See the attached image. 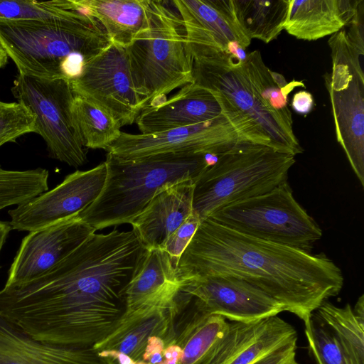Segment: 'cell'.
<instances>
[{"mask_svg":"<svg viewBox=\"0 0 364 364\" xmlns=\"http://www.w3.org/2000/svg\"><path fill=\"white\" fill-rule=\"evenodd\" d=\"M148 250L132 230L95 232L45 274L0 289V314L36 340L93 346L125 312Z\"/></svg>","mask_w":364,"mask_h":364,"instance_id":"cell-1","label":"cell"},{"mask_svg":"<svg viewBox=\"0 0 364 364\" xmlns=\"http://www.w3.org/2000/svg\"><path fill=\"white\" fill-rule=\"evenodd\" d=\"M181 281L235 277L259 289L307 323L343 286L341 269L325 254L242 234L209 218L201 221L180 257Z\"/></svg>","mask_w":364,"mask_h":364,"instance_id":"cell-2","label":"cell"},{"mask_svg":"<svg viewBox=\"0 0 364 364\" xmlns=\"http://www.w3.org/2000/svg\"><path fill=\"white\" fill-rule=\"evenodd\" d=\"M110 43L103 26L82 8L56 23L0 19V45L23 75L70 81Z\"/></svg>","mask_w":364,"mask_h":364,"instance_id":"cell-3","label":"cell"},{"mask_svg":"<svg viewBox=\"0 0 364 364\" xmlns=\"http://www.w3.org/2000/svg\"><path fill=\"white\" fill-rule=\"evenodd\" d=\"M219 155L166 154L124 160L107 153V176L96 200L78 217L95 230L131 223L163 188L196 181Z\"/></svg>","mask_w":364,"mask_h":364,"instance_id":"cell-4","label":"cell"},{"mask_svg":"<svg viewBox=\"0 0 364 364\" xmlns=\"http://www.w3.org/2000/svg\"><path fill=\"white\" fill-rule=\"evenodd\" d=\"M168 3L149 0L146 23L126 48L134 87L146 106L193 82V61L182 21Z\"/></svg>","mask_w":364,"mask_h":364,"instance_id":"cell-5","label":"cell"},{"mask_svg":"<svg viewBox=\"0 0 364 364\" xmlns=\"http://www.w3.org/2000/svg\"><path fill=\"white\" fill-rule=\"evenodd\" d=\"M295 156L252 142L236 144L196 179L193 212L203 220L227 205L266 193L287 182Z\"/></svg>","mask_w":364,"mask_h":364,"instance_id":"cell-6","label":"cell"},{"mask_svg":"<svg viewBox=\"0 0 364 364\" xmlns=\"http://www.w3.org/2000/svg\"><path fill=\"white\" fill-rule=\"evenodd\" d=\"M192 59L194 83L208 90L228 111L251 122L269 138L273 149L294 156L303 152L291 114L276 110L264 99L244 62L215 49L197 52Z\"/></svg>","mask_w":364,"mask_h":364,"instance_id":"cell-7","label":"cell"},{"mask_svg":"<svg viewBox=\"0 0 364 364\" xmlns=\"http://www.w3.org/2000/svg\"><path fill=\"white\" fill-rule=\"evenodd\" d=\"M207 218L248 236L309 252L322 236V230L296 200L287 182L220 208Z\"/></svg>","mask_w":364,"mask_h":364,"instance_id":"cell-8","label":"cell"},{"mask_svg":"<svg viewBox=\"0 0 364 364\" xmlns=\"http://www.w3.org/2000/svg\"><path fill=\"white\" fill-rule=\"evenodd\" d=\"M245 141L267 144L265 136L250 122L223 115L200 124L150 134L122 132L107 151L124 160L166 154L220 155Z\"/></svg>","mask_w":364,"mask_h":364,"instance_id":"cell-9","label":"cell"},{"mask_svg":"<svg viewBox=\"0 0 364 364\" xmlns=\"http://www.w3.org/2000/svg\"><path fill=\"white\" fill-rule=\"evenodd\" d=\"M332 69L324 75L336 139L361 186H364V74L363 57L348 41L346 31L328 40Z\"/></svg>","mask_w":364,"mask_h":364,"instance_id":"cell-10","label":"cell"},{"mask_svg":"<svg viewBox=\"0 0 364 364\" xmlns=\"http://www.w3.org/2000/svg\"><path fill=\"white\" fill-rule=\"evenodd\" d=\"M11 92L34 114L35 133L45 141L50 157L73 167L87 162V149L82 145L73 122L75 94L68 80L18 73Z\"/></svg>","mask_w":364,"mask_h":364,"instance_id":"cell-11","label":"cell"},{"mask_svg":"<svg viewBox=\"0 0 364 364\" xmlns=\"http://www.w3.org/2000/svg\"><path fill=\"white\" fill-rule=\"evenodd\" d=\"M70 82L75 95L102 107L122 127L135 122L146 106L134 87L126 48L112 42Z\"/></svg>","mask_w":364,"mask_h":364,"instance_id":"cell-12","label":"cell"},{"mask_svg":"<svg viewBox=\"0 0 364 364\" xmlns=\"http://www.w3.org/2000/svg\"><path fill=\"white\" fill-rule=\"evenodd\" d=\"M106 176L105 162L68 175L51 191L9 210L11 229L31 232L78 214L98 197Z\"/></svg>","mask_w":364,"mask_h":364,"instance_id":"cell-13","label":"cell"},{"mask_svg":"<svg viewBox=\"0 0 364 364\" xmlns=\"http://www.w3.org/2000/svg\"><path fill=\"white\" fill-rule=\"evenodd\" d=\"M181 292L205 315H220L230 321L250 322L277 316L284 306L270 296L242 279L205 277L181 282Z\"/></svg>","mask_w":364,"mask_h":364,"instance_id":"cell-14","label":"cell"},{"mask_svg":"<svg viewBox=\"0 0 364 364\" xmlns=\"http://www.w3.org/2000/svg\"><path fill=\"white\" fill-rule=\"evenodd\" d=\"M95 231L76 214L29 232L22 240L4 286L22 284L45 274Z\"/></svg>","mask_w":364,"mask_h":364,"instance_id":"cell-15","label":"cell"},{"mask_svg":"<svg viewBox=\"0 0 364 364\" xmlns=\"http://www.w3.org/2000/svg\"><path fill=\"white\" fill-rule=\"evenodd\" d=\"M182 21L186 48L192 54L205 49L225 52L228 43L245 49L251 39L241 26L233 0L171 1Z\"/></svg>","mask_w":364,"mask_h":364,"instance_id":"cell-16","label":"cell"},{"mask_svg":"<svg viewBox=\"0 0 364 364\" xmlns=\"http://www.w3.org/2000/svg\"><path fill=\"white\" fill-rule=\"evenodd\" d=\"M296 341L294 328L277 316L250 322L230 321L201 364H252Z\"/></svg>","mask_w":364,"mask_h":364,"instance_id":"cell-17","label":"cell"},{"mask_svg":"<svg viewBox=\"0 0 364 364\" xmlns=\"http://www.w3.org/2000/svg\"><path fill=\"white\" fill-rule=\"evenodd\" d=\"M223 115L245 119L240 114L227 112L208 90L192 82L182 87L170 98L144 107L135 122L140 134H150L200 124Z\"/></svg>","mask_w":364,"mask_h":364,"instance_id":"cell-18","label":"cell"},{"mask_svg":"<svg viewBox=\"0 0 364 364\" xmlns=\"http://www.w3.org/2000/svg\"><path fill=\"white\" fill-rule=\"evenodd\" d=\"M195 181L188 179L161 189L130 223L147 249L161 248L193 212Z\"/></svg>","mask_w":364,"mask_h":364,"instance_id":"cell-19","label":"cell"},{"mask_svg":"<svg viewBox=\"0 0 364 364\" xmlns=\"http://www.w3.org/2000/svg\"><path fill=\"white\" fill-rule=\"evenodd\" d=\"M0 364H107L92 346L36 340L0 314Z\"/></svg>","mask_w":364,"mask_h":364,"instance_id":"cell-20","label":"cell"},{"mask_svg":"<svg viewBox=\"0 0 364 364\" xmlns=\"http://www.w3.org/2000/svg\"><path fill=\"white\" fill-rule=\"evenodd\" d=\"M176 309L149 307L124 312L114 331L92 347L97 350H115L134 361L146 364L142 355L151 336L164 339L166 346L174 341Z\"/></svg>","mask_w":364,"mask_h":364,"instance_id":"cell-21","label":"cell"},{"mask_svg":"<svg viewBox=\"0 0 364 364\" xmlns=\"http://www.w3.org/2000/svg\"><path fill=\"white\" fill-rule=\"evenodd\" d=\"M181 282L168 254L160 248L147 255L126 291V310L158 307L179 310Z\"/></svg>","mask_w":364,"mask_h":364,"instance_id":"cell-22","label":"cell"},{"mask_svg":"<svg viewBox=\"0 0 364 364\" xmlns=\"http://www.w3.org/2000/svg\"><path fill=\"white\" fill-rule=\"evenodd\" d=\"M360 0H290L284 30L297 39L316 41L346 26Z\"/></svg>","mask_w":364,"mask_h":364,"instance_id":"cell-23","label":"cell"},{"mask_svg":"<svg viewBox=\"0 0 364 364\" xmlns=\"http://www.w3.org/2000/svg\"><path fill=\"white\" fill-rule=\"evenodd\" d=\"M77 5L96 18L111 42L127 48L143 28L149 0H75Z\"/></svg>","mask_w":364,"mask_h":364,"instance_id":"cell-24","label":"cell"},{"mask_svg":"<svg viewBox=\"0 0 364 364\" xmlns=\"http://www.w3.org/2000/svg\"><path fill=\"white\" fill-rule=\"evenodd\" d=\"M71 114L77 135L87 149L107 151L120 136L121 124L109 112L77 95H75Z\"/></svg>","mask_w":364,"mask_h":364,"instance_id":"cell-25","label":"cell"},{"mask_svg":"<svg viewBox=\"0 0 364 364\" xmlns=\"http://www.w3.org/2000/svg\"><path fill=\"white\" fill-rule=\"evenodd\" d=\"M290 0H233L237 18L249 38L265 43L284 30Z\"/></svg>","mask_w":364,"mask_h":364,"instance_id":"cell-26","label":"cell"},{"mask_svg":"<svg viewBox=\"0 0 364 364\" xmlns=\"http://www.w3.org/2000/svg\"><path fill=\"white\" fill-rule=\"evenodd\" d=\"M228 326L223 316L205 315L194 309L182 329L176 332L174 342L182 350L178 364H201Z\"/></svg>","mask_w":364,"mask_h":364,"instance_id":"cell-27","label":"cell"},{"mask_svg":"<svg viewBox=\"0 0 364 364\" xmlns=\"http://www.w3.org/2000/svg\"><path fill=\"white\" fill-rule=\"evenodd\" d=\"M316 316L331 331L353 364H364V318L349 304L338 307L324 301Z\"/></svg>","mask_w":364,"mask_h":364,"instance_id":"cell-28","label":"cell"},{"mask_svg":"<svg viewBox=\"0 0 364 364\" xmlns=\"http://www.w3.org/2000/svg\"><path fill=\"white\" fill-rule=\"evenodd\" d=\"M80 9L75 0H0V19L56 23L73 18Z\"/></svg>","mask_w":364,"mask_h":364,"instance_id":"cell-29","label":"cell"},{"mask_svg":"<svg viewBox=\"0 0 364 364\" xmlns=\"http://www.w3.org/2000/svg\"><path fill=\"white\" fill-rule=\"evenodd\" d=\"M309 349L316 364H353L327 326L312 315L304 324Z\"/></svg>","mask_w":364,"mask_h":364,"instance_id":"cell-30","label":"cell"},{"mask_svg":"<svg viewBox=\"0 0 364 364\" xmlns=\"http://www.w3.org/2000/svg\"><path fill=\"white\" fill-rule=\"evenodd\" d=\"M36 117L24 105L0 101V147L36 132Z\"/></svg>","mask_w":364,"mask_h":364,"instance_id":"cell-31","label":"cell"},{"mask_svg":"<svg viewBox=\"0 0 364 364\" xmlns=\"http://www.w3.org/2000/svg\"><path fill=\"white\" fill-rule=\"evenodd\" d=\"M201 223L199 217L193 212L168 237L161 248L166 252L176 267L183 252L193 238Z\"/></svg>","mask_w":364,"mask_h":364,"instance_id":"cell-32","label":"cell"},{"mask_svg":"<svg viewBox=\"0 0 364 364\" xmlns=\"http://www.w3.org/2000/svg\"><path fill=\"white\" fill-rule=\"evenodd\" d=\"M363 16L364 1L360 0L355 15L347 25L349 26V30L346 32L348 41L362 56L364 55Z\"/></svg>","mask_w":364,"mask_h":364,"instance_id":"cell-33","label":"cell"},{"mask_svg":"<svg viewBox=\"0 0 364 364\" xmlns=\"http://www.w3.org/2000/svg\"><path fill=\"white\" fill-rule=\"evenodd\" d=\"M296 342L286 345L252 364H299L296 358Z\"/></svg>","mask_w":364,"mask_h":364,"instance_id":"cell-34","label":"cell"},{"mask_svg":"<svg viewBox=\"0 0 364 364\" xmlns=\"http://www.w3.org/2000/svg\"><path fill=\"white\" fill-rule=\"evenodd\" d=\"M165 346V342L161 337H150L142 355V361L146 364H159L163 359Z\"/></svg>","mask_w":364,"mask_h":364,"instance_id":"cell-35","label":"cell"},{"mask_svg":"<svg viewBox=\"0 0 364 364\" xmlns=\"http://www.w3.org/2000/svg\"><path fill=\"white\" fill-rule=\"evenodd\" d=\"M314 105L312 95L306 90L296 92L291 100V106L296 113L306 115L313 109Z\"/></svg>","mask_w":364,"mask_h":364,"instance_id":"cell-36","label":"cell"},{"mask_svg":"<svg viewBox=\"0 0 364 364\" xmlns=\"http://www.w3.org/2000/svg\"><path fill=\"white\" fill-rule=\"evenodd\" d=\"M181 355V348L173 341L165 346L163 359L159 364H178Z\"/></svg>","mask_w":364,"mask_h":364,"instance_id":"cell-37","label":"cell"},{"mask_svg":"<svg viewBox=\"0 0 364 364\" xmlns=\"http://www.w3.org/2000/svg\"><path fill=\"white\" fill-rule=\"evenodd\" d=\"M224 53L231 55L235 60L241 63L246 60L247 55L245 49L235 41L228 43Z\"/></svg>","mask_w":364,"mask_h":364,"instance_id":"cell-38","label":"cell"},{"mask_svg":"<svg viewBox=\"0 0 364 364\" xmlns=\"http://www.w3.org/2000/svg\"><path fill=\"white\" fill-rule=\"evenodd\" d=\"M11 227L9 221L0 220V252L6 240Z\"/></svg>","mask_w":364,"mask_h":364,"instance_id":"cell-39","label":"cell"},{"mask_svg":"<svg viewBox=\"0 0 364 364\" xmlns=\"http://www.w3.org/2000/svg\"><path fill=\"white\" fill-rule=\"evenodd\" d=\"M8 55L4 48L0 45V69L2 68L8 61Z\"/></svg>","mask_w":364,"mask_h":364,"instance_id":"cell-40","label":"cell"}]
</instances>
